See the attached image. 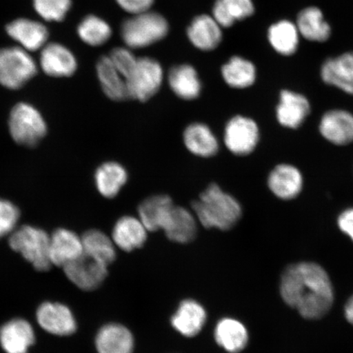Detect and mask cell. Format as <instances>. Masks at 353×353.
Returning a JSON list of instances; mask_svg holds the SVG:
<instances>
[{"label": "cell", "instance_id": "d6986e66", "mask_svg": "<svg viewBox=\"0 0 353 353\" xmlns=\"http://www.w3.org/2000/svg\"><path fill=\"white\" fill-rule=\"evenodd\" d=\"M310 104L305 97L293 91L281 92L276 108L277 120L281 125L297 129L310 113Z\"/></svg>", "mask_w": 353, "mask_h": 353}, {"label": "cell", "instance_id": "277c9868", "mask_svg": "<svg viewBox=\"0 0 353 353\" xmlns=\"http://www.w3.org/2000/svg\"><path fill=\"white\" fill-rule=\"evenodd\" d=\"M169 32V24L157 12H145L123 21L121 37L131 48H145L161 41Z\"/></svg>", "mask_w": 353, "mask_h": 353}, {"label": "cell", "instance_id": "ba28073f", "mask_svg": "<svg viewBox=\"0 0 353 353\" xmlns=\"http://www.w3.org/2000/svg\"><path fill=\"white\" fill-rule=\"evenodd\" d=\"M259 139L257 123L252 119L234 117L224 130V143L236 156H247L254 151Z\"/></svg>", "mask_w": 353, "mask_h": 353}, {"label": "cell", "instance_id": "1f68e13d", "mask_svg": "<svg viewBox=\"0 0 353 353\" xmlns=\"http://www.w3.org/2000/svg\"><path fill=\"white\" fill-rule=\"evenodd\" d=\"M254 6L252 0H216L213 17L221 28H231L236 21L252 16Z\"/></svg>", "mask_w": 353, "mask_h": 353}, {"label": "cell", "instance_id": "484cf974", "mask_svg": "<svg viewBox=\"0 0 353 353\" xmlns=\"http://www.w3.org/2000/svg\"><path fill=\"white\" fill-rule=\"evenodd\" d=\"M268 186L277 197L290 200L301 192L302 174L292 165H278L269 175Z\"/></svg>", "mask_w": 353, "mask_h": 353}, {"label": "cell", "instance_id": "5b68a950", "mask_svg": "<svg viewBox=\"0 0 353 353\" xmlns=\"http://www.w3.org/2000/svg\"><path fill=\"white\" fill-rule=\"evenodd\" d=\"M38 65L30 52L19 46L0 48V85L17 90L32 79Z\"/></svg>", "mask_w": 353, "mask_h": 353}, {"label": "cell", "instance_id": "4fadbf2b", "mask_svg": "<svg viewBox=\"0 0 353 353\" xmlns=\"http://www.w3.org/2000/svg\"><path fill=\"white\" fill-rule=\"evenodd\" d=\"M206 320L205 307L196 300L186 299L181 302L172 316L171 325L183 336L192 338L201 333Z\"/></svg>", "mask_w": 353, "mask_h": 353}, {"label": "cell", "instance_id": "7c38bea8", "mask_svg": "<svg viewBox=\"0 0 353 353\" xmlns=\"http://www.w3.org/2000/svg\"><path fill=\"white\" fill-rule=\"evenodd\" d=\"M37 319L39 325L52 334L68 336L76 332V319L70 309L59 303H44L39 307Z\"/></svg>", "mask_w": 353, "mask_h": 353}, {"label": "cell", "instance_id": "cb8c5ba5", "mask_svg": "<svg viewBox=\"0 0 353 353\" xmlns=\"http://www.w3.org/2000/svg\"><path fill=\"white\" fill-rule=\"evenodd\" d=\"M218 345L229 353H239L249 343V333L244 324L232 317L221 319L214 329Z\"/></svg>", "mask_w": 353, "mask_h": 353}, {"label": "cell", "instance_id": "d4e9b609", "mask_svg": "<svg viewBox=\"0 0 353 353\" xmlns=\"http://www.w3.org/2000/svg\"><path fill=\"white\" fill-rule=\"evenodd\" d=\"M183 142L188 151L195 156L209 158L215 156L219 149L217 138L205 123H194L183 132Z\"/></svg>", "mask_w": 353, "mask_h": 353}, {"label": "cell", "instance_id": "ffe728a7", "mask_svg": "<svg viewBox=\"0 0 353 353\" xmlns=\"http://www.w3.org/2000/svg\"><path fill=\"white\" fill-rule=\"evenodd\" d=\"M34 341V330L28 321L12 320L0 329V344L6 353H28Z\"/></svg>", "mask_w": 353, "mask_h": 353}, {"label": "cell", "instance_id": "3957f363", "mask_svg": "<svg viewBox=\"0 0 353 353\" xmlns=\"http://www.w3.org/2000/svg\"><path fill=\"white\" fill-rule=\"evenodd\" d=\"M10 245L22 255L39 272L48 271L52 266L50 257V236L41 228L22 226L11 234Z\"/></svg>", "mask_w": 353, "mask_h": 353}, {"label": "cell", "instance_id": "8992f818", "mask_svg": "<svg viewBox=\"0 0 353 353\" xmlns=\"http://www.w3.org/2000/svg\"><path fill=\"white\" fill-rule=\"evenodd\" d=\"M8 127L17 143L33 148L47 134V125L39 110L33 105L20 103L10 113Z\"/></svg>", "mask_w": 353, "mask_h": 353}, {"label": "cell", "instance_id": "f1b7e54d", "mask_svg": "<svg viewBox=\"0 0 353 353\" xmlns=\"http://www.w3.org/2000/svg\"><path fill=\"white\" fill-rule=\"evenodd\" d=\"M296 26L304 39L313 42L327 41L331 35V28L325 20L320 8L308 7L299 13Z\"/></svg>", "mask_w": 353, "mask_h": 353}, {"label": "cell", "instance_id": "2e32d148", "mask_svg": "<svg viewBox=\"0 0 353 353\" xmlns=\"http://www.w3.org/2000/svg\"><path fill=\"white\" fill-rule=\"evenodd\" d=\"M148 232L139 217L123 216L114 224L112 239L119 249L132 252L143 247L147 241Z\"/></svg>", "mask_w": 353, "mask_h": 353}, {"label": "cell", "instance_id": "9a60e30c", "mask_svg": "<svg viewBox=\"0 0 353 353\" xmlns=\"http://www.w3.org/2000/svg\"><path fill=\"white\" fill-rule=\"evenodd\" d=\"M197 223L192 211L174 205L162 231L165 232L170 241L179 244H188L196 236Z\"/></svg>", "mask_w": 353, "mask_h": 353}, {"label": "cell", "instance_id": "6da1fadb", "mask_svg": "<svg viewBox=\"0 0 353 353\" xmlns=\"http://www.w3.org/2000/svg\"><path fill=\"white\" fill-rule=\"evenodd\" d=\"M280 290L284 301L306 319H321L333 305L332 283L316 263H299L285 268Z\"/></svg>", "mask_w": 353, "mask_h": 353}, {"label": "cell", "instance_id": "4316f807", "mask_svg": "<svg viewBox=\"0 0 353 353\" xmlns=\"http://www.w3.org/2000/svg\"><path fill=\"white\" fill-rule=\"evenodd\" d=\"M97 74L104 94L110 100L123 101L130 99L125 79L114 68L109 56L101 57L97 64Z\"/></svg>", "mask_w": 353, "mask_h": 353}, {"label": "cell", "instance_id": "8fae6325", "mask_svg": "<svg viewBox=\"0 0 353 353\" xmlns=\"http://www.w3.org/2000/svg\"><path fill=\"white\" fill-rule=\"evenodd\" d=\"M6 32L19 47L29 52L41 50L50 37L46 25L29 19L12 21L6 26Z\"/></svg>", "mask_w": 353, "mask_h": 353}, {"label": "cell", "instance_id": "836d02e7", "mask_svg": "<svg viewBox=\"0 0 353 353\" xmlns=\"http://www.w3.org/2000/svg\"><path fill=\"white\" fill-rule=\"evenodd\" d=\"M222 74L228 85L234 88H245L254 85L256 68L249 60L233 57L222 68Z\"/></svg>", "mask_w": 353, "mask_h": 353}, {"label": "cell", "instance_id": "8d00e7d4", "mask_svg": "<svg viewBox=\"0 0 353 353\" xmlns=\"http://www.w3.org/2000/svg\"><path fill=\"white\" fill-rule=\"evenodd\" d=\"M20 212L12 202L0 199V239L16 230Z\"/></svg>", "mask_w": 353, "mask_h": 353}, {"label": "cell", "instance_id": "30bf717a", "mask_svg": "<svg viewBox=\"0 0 353 353\" xmlns=\"http://www.w3.org/2000/svg\"><path fill=\"white\" fill-rule=\"evenodd\" d=\"M77 65L76 57L63 44L48 43L41 50L39 66L48 77H72L76 73Z\"/></svg>", "mask_w": 353, "mask_h": 353}, {"label": "cell", "instance_id": "d590c367", "mask_svg": "<svg viewBox=\"0 0 353 353\" xmlns=\"http://www.w3.org/2000/svg\"><path fill=\"white\" fill-rule=\"evenodd\" d=\"M37 14L46 21H63L72 8V0H33Z\"/></svg>", "mask_w": 353, "mask_h": 353}, {"label": "cell", "instance_id": "7a4b0ae2", "mask_svg": "<svg viewBox=\"0 0 353 353\" xmlns=\"http://www.w3.org/2000/svg\"><path fill=\"white\" fill-rule=\"evenodd\" d=\"M192 212L201 226L221 231L231 230L242 216L239 201L216 183L209 185L192 203Z\"/></svg>", "mask_w": 353, "mask_h": 353}, {"label": "cell", "instance_id": "44dd1931", "mask_svg": "<svg viewBox=\"0 0 353 353\" xmlns=\"http://www.w3.org/2000/svg\"><path fill=\"white\" fill-rule=\"evenodd\" d=\"M174 206L170 196L159 194L149 196L139 206V219L149 232L162 230Z\"/></svg>", "mask_w": 353, "mask_h": 353}, {"label": "cell", "instance_id": "d6a6232c", "mask_svg": "<svg viewBox=\"0 0 353 353\" xmlns=\"http://www.w3.org/2000/svg\"><path fill=\"white\" fill-rule=\"evenodd\" d=\"M83 253L99 260L107 266L117 258V246L112 238L99 230H90L81 236Z\"/></svg>", "mask_w": 353, "mask_h": 353}, {"label": "cell", "instance_id": "9c48e42d", "mask_svg": "<svg viewBox=\"0 0 353 353\" xmlns=\"http://www.w3.org/2000/svg\"><path fill=\"white\" fill-rule=\"evenodd\" d=\"M107 265L85 253L63 268L68 279L85 291L98 289L108 276Z\"/></svg>", "mask_w": 353, "mask_h": 353}, {"label": "cell", "instance_id": "4dcf8cb0", "mask_svg": "<svg viewBox=\"0 0 353 353\" xmlns=\"http://www.w3.org/2000/svg\"><path fill=\"white\" fill-rule=\"evenodd\" d=\"M268 41L278 54L283 56L293 55L299 44V32L294 22L281 20L272 25L268 30Z\"/></svg>", "mask_w": 353, "mask_h": 353}, {"label": "cell", "instance_id": "7402d4cb", "mask_svg": "<svg viewBox=\"0 0 353 353\" xmlns=\"http://www.w3.org/2000/svg\"><path fill=\"white\" fill-rule=\"evenodd\" d=\"M320 131L330 143L350 144L353 142V116L346 110H330L322 117Z\"/></svg>", "mask_w": 353, "mask_h": 353}, {"label": "cell", "instance_id": "5bb4252c", "mask_svg": "<svg viewBox=\"0 0 353 353\" xmlns=\"http://www.w3.org/2000/svg\"><path fill=\"white\" fill-rule=\"evenodd\" d=\"M83 253L81 236L77 233L60 228L50 236V257L52 265L64 268Z\"/></svg>", "mask_w": 353, "mask_h": 353}, {"label": "cell", "instance_id": "74e56055", "mask_svg": "<svg viewBox=\"0 0 353 353\" xmlns=\"http://www.w3.org/2000/svg\"><path fill=\"white\" fill-rule=\"evenodd\" d=\"M109 57L114 68L125 79V81L130 77L138 61V59H136L132 52L125 48H114L110 52Z\"/></svg>", "mask_w": 353, "mask_h": 353}, {"label": "cell", "instance_id": "e575fe53", "mask_svg": "<svg viewBox=\"0 0 353 353\" xmlns=\"http://www.w3.org/2000/svg\"><path fill=\"white\" fill-rule=\"evenodd\" d=\"M77 33L83 43L90 46L98 47L109 41L112 30L107 21L99 17L90 15L79 24Z\"/></svg>", "mask_w": 353, "mask_h": 353}, {"label": "cell", "instance_id": "52a82bcc", "mask_svg": "<svg viewBox=\"0 0 353 353\" xmlns=\"http://www.w3.org/2000/svg\"><path fill=\"white\" fill-rule=\"evenodd\" d=\"M163 70L157 61L140 57L134 70L126 79L130 99L145 103L156 95L162 85Z\"/></svg>", "mask_w": 353, "mask_h": 353}, {"label": "cell", "instance_id": "83f0119b", "mask_svg": "<svg viewBox=\"0 0 353 353\" xmlns=\"http://www.w3.org/2000/svg\"><path fill=\"white\" fill-rule=\"evenodd\" d=\"M168 81L171 90L181 99L191 101L201 94V83L191 65L174 66L170 70Z\"/></svg>", "mask_w": 353, "mask_h": 353}, {"label": "cell", "instance_id": "60d3db41", "mask_svg": "<svg viewBox=\"0 0 353 353\" xmlns=\"http://www.w3.org/2000/svg\"><path fill=\"white\" fill-rule=\"evenodd\" d=\"M344 314L350 323L353 325V295L347 300L345 307H344Z\"/></svg>", "mask_w": 353, "mask_h": 353}, {"label": "cell", "instance_id": "ac0fdd59", "mask_svg": "<svg viewBox=\"0 0 353 353\" xmlns=\"http://www.w3.org/2000/svg\"><path fill=\"white\" fill-rule=\"evenodd\" d=\"M95 346L99 353H132L134 338L126 326L110 323L99 330Z\"/></svg>", "mask_w": 353, "mask_h": 353}, {"label": "cell", "instance_id": "e0dca14e", "mask_svg": "<svg viewBox=\"0 0 353 353\" xmlns=\"http://www.w3.org/2000/svg\"><path fill=\"white\" fill-rule=\"evenodd\" d=\"M321 77L327 85L353 95V52L326 60L321 66Z\"/></svg>", "mask_w": 353, "mask_h": 353}, {"label": "cell", "instance_id": "f35d334b", "mask_svg": "<svg viewBox=\"0 0 353 353\" xmlns=\"http://www.w3.org/2000/svg\"><path fill=\"white\" fill-rule=\"evenodd\" d=\"M154 1V0H117L123 10L134 15L148 12Z\"/></svg>", "mask_w": 353, "mask_h": 353}, {"label": "cell", "instance_id": "603a6c76", "mask_svg": "<svg viewBox=\"0 0 353 353\" xmlns=\"http://www.w3.org/2000/svg\"><path fill=\"white\" fill-rule=\"evenodd\" d=\"M187 33L189 41L202 51L215 50L223 39L221 26L209 15L196 17L188 26Z\"/></svg>", "mask_w": 353, "mask_h": 353}, {"label": "cell", "instance_id": "f546056e", "mask_svg": "<svg viewBox=\"0 0 353 353\" xmlns=\"http://www.w3.org/2000/svg\"><path fill=\"white\" fill-rule=\"evenodd\" d=\"M94 178L97 189L101 195L112 199L116 197L125 186L129 175L120 163L110 161L99 167Z\"/></svg>", "mask_w": 353, "mask_h": 353}, {"label": "cell", "instance_id": "ab89813d", "mask_svg": "<svg viewBox=\"0 0 353 353\" xmlns=\"http://www.w3.org/2000/svg\"><path fill=\"white\" fill-rule=\"evenodd\" d=\"M339 228L353 241V209L344 211L338 220Z\"/></svg>", "mask_w": 353, "mask_h": 353}]
</instances>
